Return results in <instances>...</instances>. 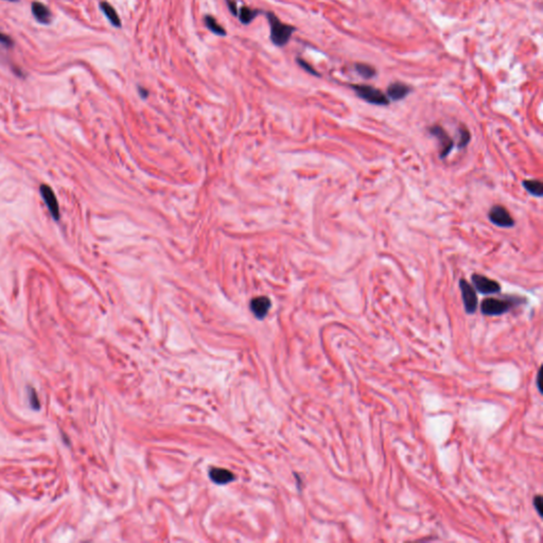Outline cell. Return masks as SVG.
I'll return each instance as SVG.
<instances>
[{
    "label": "cell",
    "instance_id": "ffe728a7",
    "mask_svg": "<svg viewBox=\"0 0 543 543\" xmlns=\"http://www.w3.org/2000/svg\"><path fill=\"white\" fill-rule=\"evenodd\" d=\"M534 506H535V510H537L538 514L542 516V496H536L535 498H534Z\"/></svg>",
    "mask_w": 543,
    "mask_h": 543
},
{
    "label": "cell",
    "instance_id": "5b68a950",
    "mask_svg": "<svg viewBox=\"0 0 543 543\" xmlns=\"http://www.w3.org/2000/svg\"><path fill=\"white\" fill-rule=\"evenodd\" d=\"M472 284L480 294L490 295V294H496L501 291V286L498 282L494 279H490L487 276L480 275V274H474L471 277Z\"/></svg>",
    "mask_w": 543,
    "mask_h": 543
},
{
    "label": "cell",
    "instance_id": "52a82bcc",
    "mask_svg": "<svg viewBox=\"0 0 543 543\" xmlns=\"http://www.w3.org/2000/svg\"><path fill=\"white\" fill-rule=\"evenodd\" d=\"M488 216L490 222L498 227H503V228H510L514 225V221L508 210L501 205H494L492 207Z\"/></svg>",
    "mask_w": 543,
    "mask_h": 543
},
{
    "label": "cell",
    "instance_id": "277c9868",
    "mask_svg": "<svg viewBox=\"0 0 543 543\" xmlns=\"http://www.w3.org/2000/svg\"><path fill=\"white\" fill-rule=\"evenodd\" d=\"M460 288L465 311L468 314H474L478 308V295L476 288L465 279L460 280Z\"/></svg>",
    "mask_w": 543,
    "mask_h": 543
},
{
    "label": "cell",
    "instance_id": "3957f363",
    "mask_svg": "<svg viewBox=\"0 0 543 543\" xmlns=\"http://www.w3.org/2000/svg\"><path fill=\"white\" fill-rule=\"evenodd\" d=\"M514 302L510 300H504L490 297L486 298L480 304V311L487 316H498L506 312H508L512 306Z\"/></svg>",
    "mask_w": 543,
    "mask_h": 543
},
{
    "label": "cell",
    "instance_id": "2e32d148",
    "mask_svg": "<svg viewBox=\"0 0 543 543\" xmlns=\"http://www.w3.org/2000/svg\"><path fill=\"white\" fill-rule=\"evenodd\" d=\"M354 69H356V72L364 78H372L376 76V70L374 69V67L368 64L356 63Z\"/></svg>",
    "mask_w": 543,
    "mask_h": 543
},
{
    "label": "cell",
    "instance_id": "ba28073f",
    "mask_svg": "<svg viewBox=\"0 0 543 543\" xmlns=\"http://www.w3.org/2000/svg\"><path fill=\"white\" fill-rule=\"evenodd\" d=\"M40 194L45 200V204L49 209V212L51 214L52 218L54 220H58L60 218V209H58V203L56 200V196L54 194V190H52L48 185H42L40 186Z\"/></svg>",
    "mask_w": 543,
    "mask_h": 543
},
{
    "label": "cell",
    "instance_id": "44dd1931",
    "mask_svg": "<svg viewBox=\"0 0 543 543\" xmlns=\"http://www.w3.org/2000/svg\"><path fill=\"white\" fill-rule=\"evenodd\" d=\"M0 42L6 47H12L14 45L12 38L10 36H8V35L4 34L2 32H0Z\"/></svg>",
    "mask_w": 543,
    "mask_h": 543
},
{
    "label": "cell",
    "instance_id": "9a60e30c",
    "mask_svg": "<svg viewBox=\"0 0 543 543\" xmlns=\"http://www.w3.org/2000/svg\"><path fill=\"white\" fill-rule=\"evenodd\" d=\"M258 14H259V11L257 10H252V8H248V6H242L238 10L237 16L239 17V20L242 24H248L250 22H252L254 20H255V17Z\"/></svg>",
    "mask_w": 543,
    "mask_h": 543
},
{
    "label": "cell",
    "instance_id": "cb8c5ba5",
    "mask_svg": "<svg viewBox=\"0 0 543 543\" xmlns=\"http://www.w3.org/2000/svg\"><path fill=\"white\" fill-rule=\"evenodd\" d=\"M8 2H18V0H8Z\"/></svg>",
    "mask_w": 543,
    "mask_h": 543
},
{
    "label": "cell",
    "instance_id": "d6986e66",
    "mask_svg": "<svg viewBox=\"0 0 543 543\" xmlns=\"http://www.w3.org/2000/svg\"><path fill=\"white\" fill-rule=\"evenodd\" d=\"M297 62H298V64H300L304 70H306V72H308L309 74H314V76H320V74L316 72V70H315L310 64L306 63V60H302V58H297Z\"/></svg>",
    "mask_w": 543,
    "mask_h": 543
},
{
    "label": "cell",
    "instance_id": "30bf717a",
    "mask_svg": "<svg viewBox=\"0 0 543 543\" xmlns=\"http://www.w3.org/2000/svg\"><path fill=\"white\" fill-rule=\"evenodd\" d=\"M270 308V300L266 296H260L254 298L250 302V309L255 316L258 318H264Z\"/></svg>",
    "mask_w": 543,
    "mask_h": 543
},
{
    "label": "cell",
    "instance_id": "6da1fadb",
    "mask_svg": "<svg viewBox=\"0 0 543 543\" xmlns=\"http://www.w3.org/2000/svg\"><path fill=\"white\" fill-rule=\"evenodd\" d=\"M266 18L268 20L270 27V40L274 42V45L278 47H282L286 45L288 42L290 40L293 32L295 31V28L293 26L284 24L280 22L278 17L273 13H268Z\"/></svg>",
    "mask_w": 543,
    "mask_h": 543
},
{
    "label": "cell",
    "instance_id": "5bb4252c",
    "mask_svg": "<svg viewBox=\"0 0 543 543\" xmlns=\"http://www.w3.org/2000/svg\"><path fill=\"white\" fill-rule=\"evenodd\" d=\"M523 187L526 189L530 194L541 198L543 196V185L540 180H523Z\"/></svg>",
    "mask_w": 543,
    "mask_h": 543
},
{
    "label": "cell",
    "instance_id": "ac0fdd59",
    "mask_svg": "<svg viewBox=\"0 0 543 543\" xmlns=\"http://www.w3.org/2000/svg\"><path fill=\"white\" fill-rule=\"evenodd\" d=\"M471 135L467 128H460V140H458V148H464L467 146L470 142Z\"/></svg>",
    "mask_w": 543,
    "mask_h": 543
},
{
    "label": "cell",
    "instance_id": "603a6c76",
    "mask_svg": "<svg viewBox=\"0 0 543 543\" xmlns=\"http://www.w3.org/2000/svg\"><path fill=\"white\" fill-rule=\"evenodd\" d=\"M541 376H542V368H540V370H539V372H538V374H537V388H538V390H539L540 392H542V388H541V386H540V384H541Z\"/></svg>",
    "mask_w": 543,
    "mask_h": 543
},
{
    "label": "cell",
    "instance_id": "7a4b0ae2",
    "mask_svg": "<svg viewBox=\"0 0 543 543\" xmlns=\"http://www.w3.org/2000/svg\"><path fill=\"white\" fill-rule=\"evenodd\" d=\"M350 87L354 90L358 98H361L367 103L379 105V106H386L390 102L386 94L374 86L365 84H352Z\"/></svg>",
    "mask_w": 543,
    "mask_h": 543
},
{
    "label": "cell",
    "instance_id": "7402d4cb",
    "mask_svg": "<svg viewBox=\"0 0 543 543\" xmlns=\"http://www.w3.org/2000/svg\"><path fill=\"white\" fill-rule=\"evenodd\" d=\"M226 2H227V6H228V8H230V12H232V13L234 15H236V16H237V14H238V8H237V2H234V0H226Z\"/></svg>",
    "mask_w": 543,
    "mask_h": 543
},
{
    "label": "cell",
    "instance_id": "8992f818",
    "mask_svg": "<svg viewBox=\"0 0 543 543\" xmlns=\"http://www.w3.org/2000/svg\"><path fill=\"white\" fill-rule=\"evenodd\" d=\"M428 132H430L432 136H434L437 140H438L440 146V158H446V157L451 153L452 148L454 146L453 139L450 137L448 133H446V130L440 126H431L430 128H428Z\"/></svg>",
    "mask_w": 543,
    "mask_h": 543
},
{
    "label": "cell",
    "instance_id": "4fadbf2b",
    "mask_svg": "<svg viewBox=\"0 0 543 543\" xmlns=\"http://www.w3.org/2000/svg\"><path fill=\"white\" fill-rule=\"evenodd\" d=\"M100 6H101V10L102 12L105 14V16L108 17V20L110 22V24L114 26V27H117L119 28L121 26V20L119 18V15L117 13V11L114 8V6L112 4H110L108 2H101L100 4Z\"/></svg>",
    "mask_w": 543,
    "mask_h": 543
},
{
    "label": "cell",
    "instance_id": "7c38bea8",
    "mask_svg": "<svg viewBox=\"0 0 543 543\" xmlns=\"http://www.w3.org/2000/svg\"><path fill=\"white\" fill-rule=\"evenodd\" d=\"M209 476L210 478H212V480H214V483L218 485L230 483V482H232L234 478V474L230 471L226 469H221V468H212L209 471Z\"/></svg>",
    "mask_w": 543,
    "mask_h": 543
},
{
    "label": "cell",
    "instance_id": "e0dca14e",
    "mask_svg": "<svg viewBox=\"0 0 543 543\" xmlns=\"http://www.w3.org/2000/svg\"><path fill=\"white\" fill-rule=\"evenodd\" d=\"M205 24H206V27L212 33H214L216 35H220V36H224V35H226L225 29L222 27L220 24L216 22V20L212 16H210V15L205 16Z\"/></svg>",
    "mask_w": 543,
    "mask_h": 543
},
{
    "label": "cell",
    "instance_id": "8fae6325",
    "mask_svg": "<svg viewBox=\"0 0 543 543\" xmlns=\"http://www.w3.org/2000/svg\"><path fill=\"white\" fill-rule=\"evenodd\" d=\"M32 14L35 17V20L42 24H49L51 20V12L49 8L38 2H34L31 4Z\"/></svg>",
    "mask_w": 543,
    "mask_h": 543
},
{
    "label": "cell",
    "instance_id": "9c48e42d",
    "mask_svg": "<svg viewBox=\"0 0 543 543\" xmlns=\"http://www.w3.org/2000/svg\"><path fill=\"white\" fill-rule=\"evenodd\" d=\"M412 88L410 87L406 84V83H402V82H394L392 84H390V86L388 87V90H386V94L388 100L390 101H400L402 99H404L406 97H408V94L410 92Z\"/></svg>",
    "mask_w": 543,
    "mask_h": 543
}]
</instances>
